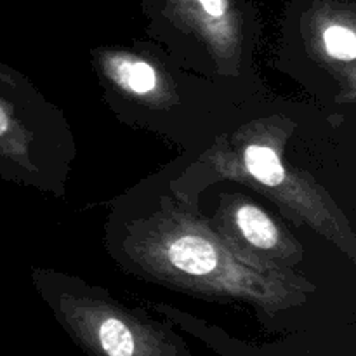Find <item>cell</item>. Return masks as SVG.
Instances as JSON below:
<instances>
[{
    "label": "cell",
    "instance_id": "5b68a950",
    "mask_svg": "<svg viewBox=\"0 0 356 356\" xmlns=\"http://www.w3.org/2000/svg\"><path fill=\"white\" fill-rule=\"evenodd\" d=\"M156 21L190 33L229 61L242 54L250 24L247 0H143Z\"/></svg>",
    "mask_w": 356,
    "mask_h": 356
},
{
    "label": "cell",
    "instance_id": "7a4b0ae2",
    "mask_svg": "<svg viewBox=\"0 0 356 356\" xmlns=\"http://www.w3.org/2000/svg\"><path fill=\"white\" fill-rule=\"evenodd\" d=\"M207 177L249 181L270 191L271 198L296 221L308 222L355 259V236L346 218L309 177L296 174L282 162L280 149L261 139L243 141L236 136L207 152L204 159Z\"/></svg>",
    "mask_w": 356,
    "mask_h": 356
},
{
    "label": "cell",
    "instance_id": "6da1fadb",
    "mask_svg": "<svg viewBox=\"0 0 356 356\" xmlns=\"http://www.w3.org/2000/svg\"><path fill=\"white\" fill-rule=\"evenodd\" d=\"M122 245L138 270L191 292L240 299L271 313L298 305L305 296V284L296 273H264L242 263L207 221L167 198L127 226Z\"/></svg>",
    "mask_w": 356,
    "mask_h": 356
},
{
    "label": "cell",
    "instance_id": "277c9868",
    "mask_svg": "<svg viewBox=\"0 0 356 356\" xmlns=\"http://www.w3.org/2000/svg\"><path fill=\"white\" fill-rule=\"evenodd\" d=\"M212 229L236 259L264 273L294 275L292 266L301 263L302 249L294 236L242 195L222 198Z\"/></svg>",
    "mask_w": 356,
    "mask_h": 356
},
{
    "label": "cell",
    "instance_id": "3957f363",
    "mask_svg": "<svg viewBox=\"0 0 356 356\" xmlns=\"http://www.w3.org/2000/svg\"><path fill=\"white\" fill-rule=\"evenodd\" d=\"M51 301L63 325L92 356H186L172 336L99 291L63 280Z\"/></svg>",
    "mask_w": 356,
    "mask_h": 356
},
{
    "label": "cell",
    "instance_id": "52a82bcc",
    "mask_svg": "<svg viewBox=\"0 0 356 356\" xmlns=\"http://www.w3.org/2000/svg\"><path fill=\"white\" fill-rule=\"evenodd\" d=\"M108 79L113 80L122 92L148 99L163 89V76L148 59L132 54H108L104 58Z\"/></svg>",
    "mask_w": 356,
    "mask_h": 356
},
{
    "label": "cell",
    "instance_id": "8992f818",
    "mask_svg": "<svg viewBox=\"0 0 356 356\" xmlns=\"http://www.w3.org/2000/svg\"><path fill=\"white\" fill-rule=\"evenodd\" d=\"M37 110L26 82L0 61V176L30 183L37 177Z\"/></svg>",
    "mask_w": 356,
    "mask_h": 356
}]
</instances>
